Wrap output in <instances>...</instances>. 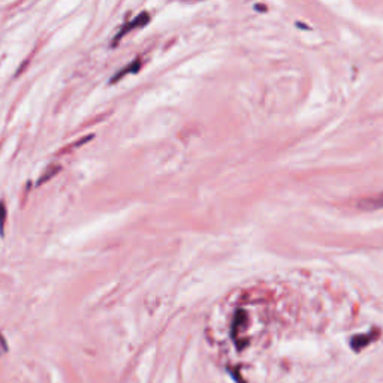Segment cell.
Segmentation results:
<instances>
[{
	"label": "cell",
	"instance_id": "6da1fadb",
	"mask_svg": "<svg viewBox=\"0 0 383 383\" xmlns=\"http://www.w3.org/2000/svg\"><path fill=\"white\" fill-rule=\"evenodd\" d=\"M355 207L361 211H376V210H382L383 208V192L375 193V195H369L364 196L361 199H358V202L355 204Z\"/></svg>",
	"mask_w": 383,
	"mask_h": 383
},
{
	"label": "cell",
	"instance_id": "7a4b0ae2",
	"mask_svg": "<svg viewBox=\"0 0 383 383\" xmlns=\"http://www.w3.org/2000/svg\"><path fill=\"white\" fill-rule=\"evenodd\" d=\"M148 21H150V15H148V12H141V13H138L132 21H129V22H126L124 25H123V28L115 34V39H114V45L126 34V33H129L130 30H135V28H141V27H144V25H147L148 24Z\"/></svg>",
	"mask_w": 383,
	"mask_h": 383
},
{
	"label": "cell",
	"instance_id": "3957f363",
	"mask_svg": "<svg viewBox=\"0 0 383 383\" xmlns=\"http://www.w3.org/2000/svg\"><path fill=\"white\" fill-rule=\"evenodd\" d=\"M139 69H141V60H139V58H136V60H133L132 63H129L126 67H123L121 70H118V72H117V73L111 78V84L117 82L118 79L124 78V76H126V75H129V73H136Z\"/></svg>",
	"mask_w": 383,
	"mask_h": 383
},
{
	"label": "cell",
	"instance_id": "277c9868",
	"mask_svg": "<svg viewBox=\"0 0 383 383\" xmlns=\"http://www.w3.org/2000/svg\"><path fill=\"white\" fill-rule=\"evenodd\" d=\"M4 220H6V207L3 202H0V232H3Z\"/></svg>",
	"mask_w": 383,
	"mask_h": 383
}]
</instances>
